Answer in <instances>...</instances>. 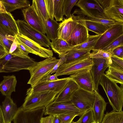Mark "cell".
I'll return each mask as SVG.
<instances>
[{"instance_id": "1", "label": "cell", "mask_w": 123, "mask_h": 123, "mask_svg": "<svg viewBox=\"0 0 123 123\" xmlns=\"http://www.w3.org/2000/svg\"><path fill=\"white\" fill-rule=\"evenodd\" d=\"M99 85L104 90L113 110L117 111H122L123 106V85L119 86L104 73L100 79Z\"/></svg>"}, {"instance_id": "2", "label": "cell", "mask_w": 123, "mask_h": 123, "mask_svg": "<svg viewBox=\"0 0 123 123\" xmlns=\"http://www.w3.org/2000/svg\"><path fill=\"white\" fill-rule=\"evenodd\" d=\"M58 94L52 91L34 92L27 90L24 102L21 106L25 110H29L46 107L54 100Z\"/></svg>"}, {"instance_id": "3", "label": "cell", "mask_w": 123, "mask_h": 123, "mask_svg": "<svg viewBox=\"0 0 123 123\" xmlns=\"http://www.w3.org/2000/svg\"><path fill=\"white\" fill-rule=\"evenodd\" d=\"M59 60V59L53 56L37 62L28 70L30 78L27 84H30L32 88L36 86L42 78L49 74L50 71Z\"/></svg>"}, {"instance_id": "4", "label": "cell", "mask_w": 123, "mask_h": 123, "mask_svg": "<svg viewBox=\"0 0 123 123\" xmlns=\"http://www.w3.org/2000/svg\"><path fill=\"white\" fill-rule=\"evenodd\" d=\"M75 6L80 8L73 14L86 16L89 19L110 18L105 14L104 9L97 0H79Z\"/></svg>"}, {"instance_id": "5", "label": "cell", "mask_w": 123, "mask_h": 123, "mask_svg": "<svg viewBox=\"0 0 123 123\" xmlns=\"http://www.w3.org/2000/svg\"><path fill=\"white\" fill-rule=\"evenodd\" d=\"M1 59L3 69L6 73L16 72L23 69L28 70L37 62L30 57L24 58L9 53Z\"/></svg>"}, {"instance_id": "6", "label": "cell", "mask_w": 123, "mask_h": 123, "mask_svg": "<svg viewBox=\"0 0 123 123\" xmlns=\"http://www.w3.org/2000/svg\"><path fill=\"white\" fill-rule=\"evenodd\" d=\"M90 52L78 59L64 63L58 67L54 75L57 76L71 75L82 70L91 68L93 62L89 56Z\"/></svg>"}, {"instance_id": "7", "label": "cell", "mask_w": 123, "mask_h": 123, "mask_svg": "<svg viewBox=\"0 0 123 123\" xmlns=\"http://www.w3.org/2000/svg\"><path fill=\"white\" fill-rule=\"evenodd\" d=\"M19 33L38 43L41 46L50 49L51 42L45 35L36 30L25 21H16Z\"/></svg>"}, {"instance_id": "8", "label": "cell", "mask_w": 123, "mask_h": 123, "mask_svg": "<svg viewBox=\"0 0 123 123\" xmlns=\"http://www.w3.org/2000/svg\"><path fill=\"white\" fill-rule=\"evenodd\" d=\"M95 97V92H90L80 87L72 95L70 101L78 109L83 112L92 109Z\"/></svg>"}, {"instance_id": "9", "label": "cell", "mask_w": 123, "mask_h": 123, "mask_svg": "<svg viewBox=\"0 0 123 123\" xmlns=\"http://www.w3.org/2000/svg\"><path fill=\"white\" fill-rule=\"evenodd\" d=\"M122 35H123V23L116 22L101 35L92 50L103 49Z\"/></svg>"}, {"instance_id": "10", "label": "cell", "mask_w": 123, "mask_h": 123, "mask_svg": "<svg viewBox=\"0 0 123 123\" xmlns=\"http://www.w3.org/2000/svg\"><path fill=\"white\" fill-rule=\"evenodd\" d=\"M91 68L82 70L70 75V77L74 81L79 87L90 92L94 91Z\"/></svg>"}, {"instance_id": "11", "label": "cell", "mask_w": 123, "mask_h": 123, "mask_svg": "<svg viewBox=\"0 0 123 123\" xmlns=\"http://www.w3.org/2000/svg\"><path fill=\"white\" fill-rule=\"evenodd\" d=\"M22 12L25 22L33 28L45 35V31L40 17L32 5L22 9Z\"/></svg>"}, {"instance_id": "12", "label": "cell", "mask_w": 123, "mask_h": 123, "mask_svg": "<svg viewBox=\"0 0 123 123\" xmlns=\"http://www.w3.org/2000/svg\"><path fill=\"white\" fill-rule=\"evenodd\" d=\"M70 79L69 77L59 79L53 81L41 82L34 87H31L29 89L35 92L50 91L58 94L62 90Z\"/></svg>"}, {"instance_id": "13", "label": "cell", "mask_w": 123, "mask_h": 123, "mask_svg": "<svg viewBox=\"0 0 123 123\" xmlns=\"http://www.w3.org/2000/svg\"><path fill=\"white\" fill-rule=\"evenodd\" d=\"M69 111H74L82 114L84 112L78 109L70 101L57 103L52 102L46 107L44 115H58Z\"/></svg>"}, {"instance_id": "14", "label": "cell", "mask_w": 123, "mask_h": 123, "mask_svg": "<svg viewBox=\"0 0 123 123\" xmlns=\"http://www.w3.org/2000/svg\"><path fill=\"white\" fill-rule=\"evenodd\" d=\"M15 37L31 49L34 52V54L41 57L46 58L53 56V51L50 49L46 48L41 46L20 33L17 34Z\"/></svg>"}, {"instance_id": "15", "label": "cell", "mask_w": 123, "mask_h": 123, "mask_svg": "<svg viewBox=\"0 0 123 123\" xmlns=\"http://www.w3.org/2000/svg\"><path fill=\"white\" fill-rule=\"evenodd\" d=\"M92 59L93 65L91 70L93 80L94 90L98 91L101 78L106 69L108 67L109 65L105 59L100 58Z\"/></svg>"}, {"instance_id": "16", "label": "cell", "mask_w": 123, "mask_h": 123, "mask_svg": "<svg viewBox=\"0 0 123 123\" xmlns=\"http://www.w3.org/2000/svg\"><path fill=\"white\" fill-rule=\"evenodd\" d=\"M89 36L87 28L84 25L77 23L66 41L72 46H76L86 41Z\"/></svg>"}, {"instance_id": "17", "label": "cell", "mask_w": 123, "mask_h": 123, "mask_svg": "<svg viewBox=\"0 0 123 123\" xmlns=\"http://www.w3.org/2000/svg\"><path fill=\"white\" fill-rule=\"evenodd\" d=\"M73 14L74 19L78 23L84 25L88 31H92L97 35H102L110 27L92 20L85 16L80 15L75 16Z\"/></svg>"}, {"instance_id": "18", "label": "cell", "mask_w": 123, "mask_h": 123, "mask_svg": "<svg viewBox=\"0 0 123 123\" xmlns=\"http://www.w3.org/2000/svg\"><path fill=\"white\" fill-rule=\"evenodd\" d=\"M104 11L109 18L116 22L123 23V0H111Z\"/></svg>"}, {"instance_id": "19", "label": "cell", "mask_w": 123, "mask_h": 123, "mask_svg": "<svg viewBox=\"0 0 123 123\" xmlns=\"http://www.w3.org/2000/svg\"><path fill=\"white\" fill-rule=\"evenodd\" d=\"M73 14H70L68 18H65L59 23L58 29V37L66 41L77 24Z\"/></svg>"}, {"instance_id": "20", "label": "cell", "mask_w": 123, "mask_h": 123, "mask_svg": "<svg viewBox=\"0 0 123 123\" xmlns=\"http://www.w3.org/2000/svg\"><path fill=\"white\" fill-rule=\"evenodd\" d=\"M0 26L13 37L19 33L16 21L10 12L0 13Z\"/></svg>"}, {"instance_id": "21", "label": "cell", "mask_w": 123, "mask_h": 123, "mask_svg": "<svg viewBox=\"0 0 123 123\" xmlns=\"http://www.w3.org/2000/svg\"><path fill=\"white\" fill-rule=\"evenodd\" d=\"M95 97L92 110L94 121L101 123L104 115L107 103L97 91H94Z\"/></svg>"}, {"instance_id": "22", "label": "cell", "mask_w": 123, "mask_h": 123, "mask_svg": "<svg viewBox=\"0 0 123 123\" xmlns=\"http://www.w3.org/2000/svg\"><path fill=\"white\" fill-rule=\"evenodd\" d=\"M3 118L6 123H11L18 108L10 96H6L1 106Z\"/></svg>"}, {"instance_id": "23", "label": "cell", "mask_w": 123, "mask_h": 123, "mask_svg": "<svg viewBox=\"0 0 123 123\" xmlns=\"http://www.w3.org/2000/svg\"><path fill=\"white\" fill-rule=\"evenodd\" d=\"M48 12L50 17L54 18L57 21L63 20L62 13L64 0H45Z\"/></svg>"}, {"instance_id": "24", "label": "cell", "mask_w": 123, "mask_h": 123, "mask_svg": "<svg viewBox=\"0 0 123 123\" xmlns=\"http://www.w3.org/2000/svg\"><path fill=\"white\" fill-rule=\"evenodd\" d=\"M79 87L76 83L70 79L62 90L57 94L53 102L57 103L70 101L73 94Z\"/></svg>"}, {"instance_id": "25", "label": "cell", "mask_w": 123, "mask_h": 123, "mask_svg": "<svg viewBox=\"0 0 123 123\" xmlns=\"http://www.w3.org/2000/svg\"><path fill=\"white\" fill-rule=\"evenodd\" d=\"M0 83V91L6 96H10L13 92H15L17 80L13 75L4 76Z\"/></svg>"}, {"instance_id": "26", "label": "cell", "mask_w": 123, "mask_h": 123, "mask_svg": "<svg viewBox=\"0 0 123 123\" xmlns=\"http://www.w3.org/2000/svg\"><path fill=\"white\" fill-rule=\"evenodd\" d=\"M108 68L105 74L106 76L117 83L123 85V68L113 62Z\"/></svg>"}, {"instance_id": "27", "label": "cell", "mask_w": 123, "mask_h": 123, "mask_svg": "<svg viewBox=\"0 0 123 123\" xmlns=\"http://www.w3.org/2000/svg\"><path fill=\"white\" fill-rule=\"evenodd\" d=\"M41 20L47 38L51 41L57 38V30L59 23L50 17L46 20Z\"/></svg>"}, {"instance_id": "28", "label": "cell", "mask_w": 123, "mask_h": 123, "mask_svg": "<svg viewBox=\"0 0 123 123\" xmlns=\"http://www.w3.org/2000/svg\"><path fill=\"white\" fill-rule=\"evenodd\" d=\"M50 46L55 52L60 55L70 51L73 46L66 41L57 38L52 41Z\"/></svg>"}, {"instance_id": "29", "label": "cell", "mask_w": 123, "mask_h": 123, "mask_svg": "<svg viewBox=\"0 0 123 123\" xmlns=\"http://www.w3.org/2000/svg\"><path fill=\"white\" fill-rule=\"evenodd\" d=\"M8 12L17 9L26 8L30 6L28 0H1Z\"/></svg>"}, {"instance_id": "30", "label": "cell", "mask_w": 123, "mask_h": 123, "mask_svg": "<svg viewBox=\"0 0 123 123\" xmlns=\"http://www.w3.org/2000/svg\"><path fill=\"white\" fill-rule=\"evenodd\" d=\"M101 123H123V111L106 112Z\"/></svg>"}, {"instance_id": "31", "label": "cell", "mask_w": 123, "mask_h": 123, "mask_svg": "<svg viewBox=\"0 0 123 123\" xmlns=\"http://www.w3.org/2000/svg\"><path fill=\"white\" fill-rule=\"evenodd\" d=\"M32 5L41 20H46L50 17L47 11L45 0H33Z\"/></svg>"}, {"instance_id": "32", "label": "cell", "mask_w": 123, "mask_h": 123, "mask_svg": "<svg viewBox=\"0 0 123 123\" xmlns=\"http://www.w3.org/2000/svg\"><path fill=\"white\" fill-rule=\"evenodd\" d=\"M45 108L42 107L29 110H26L28 123H40L44 114Z\"/></svg>"}, {"instance_id": "33", "label": "cell", "mask_w": 123, "mask_h": 123, "mask_svg": "<svg viewBox=\"0 0 123 123\" xmlns=\"http://www.w3.org/2000/svg\"><path fill=\"white\" fill-rule=\"evenodd\" d=\"M15 39V37L11 35L0 26V40L7 53H9L11 46Z\"/></svg>"}, {"instance_id": "34", "label": "cell", "mask_w": 123, "mask_h": 123, "mask_svg": "<svg viewBox=\"0 0 123 123\" xmlns=\"http://www.w3.org/2000/svg\"><path fill=\"white\" fill-rule=\"evenodd\" d=\"M101 35H90L89 38L86 41L80 44L73 46L71 50L85 49H91L92 50L97 41Z\"/></svg>"}, {"instance_id": "35", "label": "cell", "mask_w": 123, "mask_h": 123, "mask_svg": "<svg viewBox=\"0 0 123 123\" xmlns=\"http://www.w3.org/2000/svg\"><path fill=\"white\" fill-rule=\"evenodd\" d=\"M112 54V53L110 52L106 51L102 49H99L93 50L92 52L90 53L89 56L91 59L100 58L105 59L109 65L112 62L111 57Z\"/></svg>"}, {"instance_id": "36", "label": "cell", "mask_w": 123, "mask_h": 123, "mask_svg": "<svg viewBox=\"0 0 123 123\" xmlns=\"http://www.w3.org/2000/svg\"><path fill=\"white\" fill-rule=\"evenodd\" d=\"M92 50L91 49H85L70 51L67 53L65 63L69 62L78 59L90 52Z\"/></svg>"}, {"instance_id": "37", "label": "cell", "mask_w": 123, "mask_h": 123, "mask_svg": "<svg viewBox=\"0 0 123 123\" xmlns=\"http://www.w3.org/2000/svg\"><path fill=\"white\" fill-rule=\"evenodd\" d=\"M14 123H28L27 113L26 110L21 107H19L12 118Z\"/></svg>"}, {"instance_id": "38", "label": "cell", "mask_w": 123, "mask_h": 123, "mask_svg": "<svg viewBox=\"0 0 123 123\" xmlns=\"http://www.w3.org/2000/svg\"><path fill=\"white\" fill-rule=\"evenodd\" d=\"M82 113L74 111L68 112L57 115L62 123H71L76 116H81Z\"/></svg>"}, {"instance_id": "39", "label": "cell", "mask_w": 123, "mask_h": 123, "mask_svg": "<svg viewBox=\"0 0 123 123\" xmlns=\"http://www.w3.org/2000/svg\"><path fill=\"white\" fill-rule=\"evenodd\" d=\"M78 0H64L62 7L63 15L68 18L71 14L73 7L75 5Z\"/></svg>"}, {"instance_id": "40", "label": "cell", "mask_w": 123, "mask_h": 123, "mask_svg": "<svg viewBox=\"0 0 123 123\" xmlns=\"http://www.w3.org/2000/svg\"><path fill=\"white\" fill-rule=\"evenodd\" d=\"M9 53L12 55L24 58L30 57L28 55L25 54L22 51L18 44L15 38L11 46Z\"/></svg>"}, {"instance_id": "41", "label": "cell", "mask_w": 123, "mask_h": 123, "mask_svg": "<svg viewBox=\"0 0 123 123\" xmlns=\"http://www.w3.org/2000/svg\"><path fill=\"white\" fill-rule=\"evenodd\" d=\"M94 121L93 113L92 109L84 112L79 119L76 122V123H92Z\"/></svg>"}, {"instance_id": "42", "label": "cell", "mask_w": 123, "mask_h": 123, "mask_svg": "<svg viewBox=\"0 0 123 123\" xmlns=\"http://www.w3.org/2000/svg\"><path fill=\"white\" fill-rule=\"evenodd\" d=\"M122 46H123V35L102 49L106 51L110 52L112 53V52L115 49Z\"/></svg>"}, {"instance_id": "43", "label": "cell", "mask_w": 123, "mask_h": 123, "mask_svg": "<svg viewBox=\"0 0 123 123\" xmlns=\"http://www.w3.org/2000/svg\"><path fill=\"white\" fill-rule=\"evenodd\" d=\"M88 18L93 21L99 23L110 27L111 26L116 22L114 20L110 18Z\"/></svg>"}, {"instance_id": "44", "label": "cell", "mask_w": 123, "mask_h": 123, "mask_svg": "<svg viewBox=\"0 0 123 123\" xmlns=\"http://www.w3.org/2000/svg\"><path fill=\"white\" fill-rule=\"evenodd\" d=\"M67 54V53L65 54L59 55V57L60 58L59 60L50 71L49 73V74H51L55 73L57 70L58 67L65 62L66 60V55Z\"/></svg>"}, {"instance_id": "45", "label": "cell", "mask_w": 123, "mask_h": 123, "mask_svg": "<svg viewBox=\"0 0 123 123\" xmlns=\"http://www.w3.org/2000/svg\"><path fill=\"white\" fill-rule=\"evenodd\" d=\"M18 44L22 51L27 55L29 53L34 54L33 51L28 47L20 41L17 38L15 37Z\"/></svg>"}, {"instance_id": "46", "label": "cell", "mask_w": 123, "mask_h": 123, "mask_svg": "<svg viewBox=\"0 0 123 123\" xmlns=\"http://www.w3.org/2000/svg\"><path fill=\"white\" fill-rule=\"evenodd\" d=\"M59 79L57 78V76L54 74L51 75L50 74H49L44 77L40 80L39 83L43 82L53 81L57 80Z\"/></svg>"}, {"instance_id": "47", "label": "cell", "mask_w": 123, "mask_h": 123, "mask_svg": "<svg viewBox=\"0 0 123 123\" xmlns=\"http://www.w3.org/2000/svg\"><path fill=\"white\" fill-rule=\"evenodd\" d=\"M111 59L112 62L123 68V58L118 57L113 54Z\"/></svg>"}, {"instance_id": "48", "label": "cell", "mask_w": 123, "mask_h": 123, "mask_svg": "<svg viewBox=\"0 0 123 123\" xmlns=\"http://www.w3.org/2000/svg\"><path fill=\"white\" fill-rule=\"evenodd\" d=\"M112 53L118 57L123 58V46L119 47L115 49L112 52Z\"/></svg>"}, {"instance_id": "49", "label": "cell", "mask_w": 123, "mask_h": 123, "mask_svg": "<svg viewBox=\"0 0 123 123\" xmlns=\"http://www.w3.org/2000/svg\"><path fill=\"white\" fill-rule=\"evenodd\" d=\"M53 116L49 115L44 117H42L40 119V123H52Z\"/></svg>"}, {"instance_id": "50", "label": "cell", "mask_w": 123, "mask_h": 123, "mask_svg": "<svg viewBox=\"0 0 123 123\" xmlns=\"http://www.w3.org/2000/svg\"><path fill=\"white\" fill-rule=\"evenodd\" d=\"M98 1L104 9L107 8L109 5L111 0H97Z\"/></svg>"}, {"instance_id": "51", "label": "cell", "mask_w": 123, "mask_h": 123, "mask_svg": "<svg viewBox=\"0 0 123 123\" xmlns=\"http://www.w3.org/2000/svg\"><path fill=\"white\" fill-rule=\"evenodd\" d=\"M0 13H8L6 11L4 6L1 0H0Z\"/></svg>"}, {"instance_id": "52", "label": "cell", "mask_w": 123, "mask_h": 123, "mask_svg": "<svg viewBox=\"0 0 123 123\" xmlns=\"http://www.w3.org/2000/svg\"><path fill=\"white\" fill-rule=\"evenodd\" d=\"M52 123H62L60 120L56 115H53Z\"/></svg>"}, {"instance_id": "53", "label": "cell", "mask_w": 123, "mask_h": 123, "mask_svg": "<svg viewBox=\"0 0 123 123\" xmlns=\"http://www.w3.org/2000/svg\"><path fill=\"white\" fill-rule=\"evenodd\" d=\"M7 54L4 49L0 47V59L4 57Z\"/></svg>"}, {"instance_id": "54", "label": "cell", "mask_w": 123, "mask_h": 123, "mask_svg": "<svg viewBox=\"0 0 123 123\" xmlns=\"http://www.w3.org/2000/svg\"><path fill=\"white\" fill-rule=\"evenodd\" d=\"M0 123H6L3 116L1 106L0 105Z\"/></svg>"}, {"instance_id": "55", "label": "cell", "mask_w": 123, "mask_h": 123, "mask_svg": "<svg viewBox=\"0 0 123 123\" xmlns=\"http://www.w3.org/2000/svg\"><path fill=\"white\" fill-rule=\"evenodd\" d=\"M5 72H6L3 69V66L2 63V61L1 59H0V73Z\"/></svg>"}, {"instance_id": "56", "label": "cell", "mask_w": 123, "mask_h": 123, "mask_svg": "<svg viewBox=\"0 0 123 123\" xmlns=\"http://www.w3.org/2000/svg\"><path fill=\"white\" fill-rule=\"evenodd\" d=\"M0 47L4 49L5 50L4 47L2 43L1 42V41L0 40Z\"/></svg>"}, {"instance_id": "57", "label": "cell", "mask_w": 123, "mask_h": 123, "mask_svg": "<svg viewBox=\"0 0 123 123\" xmlns=\"http://www.w3.org/2000/svg\"><path fill=\"white\" fill-rule=\"evenodd\" d=\"M92 123H99L98 122H95L94 121L92 122Z\"/></svg>"}, {"instance_id": "58", "label": "cell", "mask_w": 123, "mask_h": 123, "mask_svg": "<svg viewBox=\"0 0 123 123\" xmlns=\"http://www.w3.org/2000/svg\"><path fill=\"white\" fill-rule=\"evenodd\" d=\"M71 123H76V122H74L73 121Z\"/></svg>"}]
</instances>
